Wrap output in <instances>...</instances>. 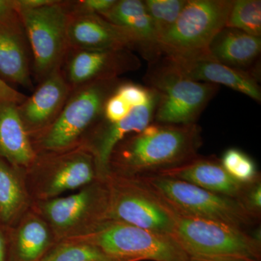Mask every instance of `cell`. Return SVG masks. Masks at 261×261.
<instances>
[{
  "instance_id": "1",
  "label": "cell",
  "mask_w": 261,
  "mask_h": 261,
  "mask_svg": "<svg viewBox=\"0 0 261 261\" xmlns=\"http://www.w3.org/2000/svg\"><path fill=\"white\" fill-rule=\"evenodd\" d=\"M200 134L196 123L152 122L117 144L110 157L108 173L139 177L180 166L197 157L202 143Z\"/></svg>"
},
{
  "instance_id": "2",
  "label": "cell",
  "mask_w": 261,
  "mask_h": 261,
  "mask_svg": "<svg viewBox=\"0 0 261 261\" xmlns=\"http://www.w3.org/2000/svg\"><path fill=\"white\" fill-rule=\"evenodd\" d=\"M121 81H99L73 89L56 121L31 137L36 153L65 150L80 146L100 121L105 104Z\"/></svg>"
},
{
  "instance_id": "3",
  "label": "cell",
  "mask_w": 261,
  "mask_h": 261,
  "mask_svg": "<svg viewBox=\"0 0 261 261\" xmlns=\"http://www.w3.org/2000/svg\"><path fill=\"white\" fill-rule=\"evenodd\" d=\"M171 210L173 238L189 256L261 261L260 240L246 230Z\"/></svg>"
},
{
  "instance_id": "4",
  "label": "cell",
  "mask_w": 261,
  "mask_h": 261,
  "mask_svg": "<svg viewBox=\"0 0 261 261\" xmlns=\"http://www.w3.org/2000/svg\"><path fill=\"white\" fill-rule=\"evenodd\" d=\"M145 81L159 96L154 122L164 124H195L220 88L187 78L163 55L149 61Z\"/></svg>"
},
{
  "instance_id": "5",
  "label": "cell",
  "mask_w": 261,
  "mask_h": 261,
  "mask_svg": "<svg viewBox=\"0 0 261 261\" xmlns=\"http://www.w3.org/2000/svg\"><path fill=\"white\" fill-rule=\"evenodd\" d=\"M23 176L33 202L61 197L101 179L95 158L83 145L37 153Z\"/></svg>"
},
{
  "instance_id": "6",
  "label": "cell",
  "mask_w": 261,
  "mask_h": 261,
  "mask_svg": "<svg viewBox=\"0 0 261 261\" xmlns=\"http://www.w3.org/2000/svg\"><path fill=\"white\" fill-rule=\"evenodd\" d=\"M136 178L168 205L182 214L244 230L258 219V215L249 210L241 201L207 191L189 182L159 174Z\"/></svg>"
},
{
  "instance_id": "7",
  "label": "cell",
  "mask_w": 261,
  "mask_h": 261,
  "mask_svg": "<svg viewBox=\"0 0 261 261\" xmlns=\"http://www.w3.org/2000/svg\"><path fill=\"white\" fill-rule=\"evenodd\" d=\"M32 208L45 220L57 242L82 238L109 220L107 185L98 179L73 195L34 202Z\"/></svg>"
},
{
  "instance_id": "8",
  "label": "cell",
  "mask_w": 261,
  "mask_h": 261,
  "mask_svg": "<svg viewBox=\"0 0 261 261\" xmlns=\"http://www.w3.org/2000/svg\"><path fill=\"white\" fill-rule=\"evenodd\" d=\"M94 245L116 261H190L170 235L108 220L93 232L72 239Z\"/></svg>"
},
{
  "instance_id": "9",
  "label": "cell",
  "mask_w": 261,
  "mask_h": 261,
  "mask_svg": "<svg viewBox=\"0 0 261 261\" xmlns=\"http://www.w3.org/2000/svg\"><path fill=\"white\" fill-rule=\"evenodd\" d=\"M18 12L32 53V74L39 84L61 70L69 49L68 3L56 0L46 6Z\"/></svg>"
},
{
  "instance_id": "10",
  "label": "cell",
  "mask_w": 261,
  "mask_h": 261,
  "mask_svg": "<svg viewBox=\"0 0 261 261\" xmlns=\"http://www.w3.org/2000/svg\"><path fill=\"white\" fill-rule=\"evenodd\" d=\"M108 190L109 220L170 235L173 238L171 207L136 177L108 173L104 178Z\"/></svg>"
},
{
  "instance_id": "11",
  "label": "cell",
  "mask_w": 261,
  "mask_h": 261,
  "mask_svg": "<svg viewBox=\"0 0 261 261\" xmlns=\"http://www.w3.org/2000/svg\"><path fill=\"white\" fill-rule=\"evenodd\" d=\"M233 0H187L174 25L159 41L164 54H191L208 50L224 27Z\"/></svg>"
},
{
  "instance_id": "12",
  "label": "cell",
  "mask_w": 261,
  "mask_h": 261,
  "mask_svg": "<svg viewBox=\"0 0 261 261\" xmlns=\"http://www.w3.org/2000/svg\"><path fill=\"white\" fill-rule=\"evenodd\" d=\"M141 63L127 48L80 49L69 48L61 71L72 89L92 82L116 80L140 68Z\"/></svg>"
},
{
  "instance_id": "13",
  "label": "cell",
  "mask_w": 261,
  "mask_h": 261,
  "mask_svg": "<svg viewBox=\"0 0 261 261\" xmlns=\"http://www.w3.org/2000/svg\"><path fill=\"white\" fill-rule=\"evenodd\" d=\"M163 56L175 69L187 78L196 82L226 86L257 102L261 101V89L257 75L223 64L208 50Z\"/></svg>"
},
{
  "instance_id": "14",
  "label": "cell",
  "mask_w": 261,
  "mask_h": 261,
  "mask_svg": "<svg viewBox=\"0 0 261 261\" xmlns=\"http://www.w3.org/2000/svg\"><path fill=\"white\" fill-rule=\"evenodd\" d=\"M158 100L156 93L147 104L132 108L121 121L110 123L102 118L84 137L80 145L93 154L101 179H104L109 171L110 157L117 144L127 136L142 132L153 122Z\"/></svg>"
},
{
  "instance_id": "15",
  "label": "cell",
  "mask_w": 261,
  "mask_h": 261,
  "mask_svg": "<svg viewBox=\"0 0 261 261\" xmlns=\"http://www.w3.org/2000/svg\"><path fill=\"white\" fill-rule=\"evenodd\" d=\"M32 57L28 39L17 10L0 17V78L33 89Z\"/></svg>"
},
{
  "instance_id": "16",
  "label": "cell",
  "mask_w": 261,
  "mask_h": 261,
  "mask_svg": "<svg viewBox=\"0 0 261 261\" xmlns=\"http://www.w3.org/2000/svg\"><path fill=\"white\" fill-rule=\"evenodd\" d=\"M70 92L71 89L59 70L40 82L32 95L18 105L19 116L30 138L56 121Z\"/></svg>"
},
{
  "instance_id": "17",
  "label": "cell",
  "mask_w": 261,
  "mask_h": 261,
  "mask_svg": "<svg viewBox=\"0 0 261 261\" xmlns=\"http://www.w3.org/2000/svg\"><path fill=\"white\" fill-rule=\"evenodd\" d=\"M121 29L132 44L149 61L163 55L152 19L140 0H117L116 4L101 15Z\"/></svg>"
},
{
  "instance_id": "18",
  "label": "cell",
  "mask_w": 261,
  "mask_h": 261,
  "mask_svg": "<svg viewBox=\"0 0 261 261\" xmlns=\"http://www.w3.org/2000/svg\"><path fill=\"white\" fill-rule=\"evenodd\" d=\"M153 174L181 180L218 195L243 202L252 184L247 185L233 178L221 166L220 160L199 156L188 162Z\"/></svg>"
},
{
  "instance_id": "19",
  "label": "cell",
  "mask_w": 261,
  "mask_h": 261,
  "mask_svg": "<svg viewBox=\"0 0 261 261\" xmlns=\"http://www.w3.org/2000/svg\"><path fill=\"white\" fill-rule=\"evenodd\" d=\"M67 37L72 49L127 48L133 51L130 41L121 29L97 14L69 11Z\"/></svg>"
},
{
  "instance_id": "20",
  "label": "cell",
  "mask_w": 261,
  "mask_h": 261,
  "mask_svg": "<svg viewBox=\"0 0 261 261\" xmlns=\"http://www.w3.org/2000/svg\"><path fill=\"white\" fill-rule=\"evenodd\" d=\"M8 233L9 261H42L57 243L49 225L32 207Z\"/></svg>"
},
{
  "instance_id": "21",
  "label": "cell",
  "mask_w": 261,
  "mask_h": 261,
  "mask_svg": "<svg viewBox=\"0 0 261 261\" xmlns=\"http://www.w3.org/2000/svg\"><path fill=\"white\" fill-rule=\"evenodd\" d=\"M208 51L223 64L257 75L255 65L260 56V37L224 27L213 39Z\"/></svg>"
},
{
  "instance_id": "22",
  "label": "cell",
  "mask_w": 261,
  "mask_h": 261,
  "mask_svg": "<svg viewBox=\"0 0 261 261\" xmlns=\"http://www.w3.org/2000/svg\"><path fill=\"white\" fill-rule=\"evenodd\" d=\"M0 156L23 170L37 156L19 116L18 105L13 103L0 102Z\"/></svg>"
},
{
  "instance_id": "23",
  "label": "cell",
  "mask_w": 261,
  "mask_h": 261,
  "mask_svg": "<svg viewBox=\"0 0 261 261\" xmlns=\"http://www.w3.org/2000/svg\"><path fill=\"white\" fill-rule=\"evenodd\" d=\"M32 204L23 170L0 156V225L6 228L14 226Z\"/></svg>"
},
{
  "instance_id": "24",
  "label": "cell",
  "mask_w": 261,
  "mask_h": 261,
  "mask_svg": "<svg viewBox=\"0 0 261 261\" xmlns=\"http://www.w3.org/2000/svg\"><path fill=\"white\" fill-rule=\"evenodd\" d=\"M42 261H116L97 247L79 240L57 242Z\"/></svg>"
},
{
  "instance_id": "25",
  "label": "cell",
  "mask_w": 261,
  "mask_h": 261,
  "mask_svg": "<svg viewBox=\"0 0 261 261\" xmlns=\"http://www.w3.org/2000/svg\"><path fill=\"white\" fill-rule=\"evenodd\" d=\"M226 27L260 37V0H233Z\"/></svg>"
},
{
  "instance_id": "26",
  "label": "cell",
  "mask_w": 261,
  "mask_h": 261,
  "mask_svg": "<svg viewBox=\"0 0 261 261\" xmlns=\"http://www.w3.org/2000/svg\"><path fill=\"white\" fill-rule=\"evenodd\" d=\"M146 10L152 19L159 42L176 21L187 0H145Z\"/></svg>"
},
{
  "instance_id": "27",
  "label": "cell",
  "mask_w": 261,
  "mask_h": 261,
  "mask_svg": "<svg viewBox=\"0 0 261 261\" xmlns=\"http://www.w3.org/2000/svg\"><path fill=\"white\" fill-rule=\"evenodd\" d=\"M220 162L233 178L242 183L250 185L258 181L256 165L240 149H228L223 154Z\"/></svg>"
},
{
  "instance_id": "28",
  "label": "cell",
  "mask_w": 261,
  "mask_h": 261,
  "mask_svg": "<svg viewBox=\"0 0 261 261\" xmlns=\"http://www.w3.org/2000/svg\"><path fill=\"white\" fill-rule=\"evenodd\" d=\"M115 93L132 108L147 104L156 94L155 92L148 87L125 82L118 84Z\"/></svg>"
},
{
  "instance_id": "29",
  "label": "cell",
  "mask_w": 261,
  "mask_h": 261,
  "mask_svg": "<svg viewBox=\"0 0 261 261\" xmlns=\"http://www.w3.org/2000/svg\"><path fill=\"white\" fill-rule=\"evenodd\" d=\"M117 0H81L67 1L71 13H90L101 15L116 4Z\"/></svg>"
},
{
  "instance_id": "30",
  "label": "cell",
  "mask_w": 261,
  "mask_h": 261,
  "mask_svg": "<svg viewBox=\"0 0 261 261\" xmlns=\"http://www.w3.org/2000/svg\"><path fill=\"white\" fill-rule=\"evenodd\" d=\"M132 108L114 92L105 104L102 119L110 123L121 121L128 116Z\"/></svg>"
},
{
  "instance_id": "31",
  "label": "cell",
  "mask_w": 261,
  "mask_h": 261,
  "mask_svg": "<svg viewBox=\"0 0 261 261\" xmlns=\"http://www.w3.org/2000/svg\"><path fill=\"white\" fill-rule=\"evenodd\" d=\"M28 96L13 88L9 84L0 78V102L21 104Z\"/></svg>"
},
{
  "instance_id": "32",
  "label": "cell",
  "mask_w": 261,
  "mask_h": 261,
  "mask_svg": "<svg viewBox=\"0 0 261 261\" xmlns=\"http://www.w3.org/2000/svg\"><path fill=\"white\" fill-rule=\"evenodd\" d=\"M56 0H15L17 11L32 10L55 3Z\"/></svg>"
},
{
  "instance_id": "33",
  "label": "cell",
  "mask_w": 261,
  "mask_h": 261,
  "mask_svg": "<svg viewBox=\"0 0 261 261\" xmlns=\"http://www.w3.org/2000/svg\"><path fill=\"white\" fill-rule=\"evenodd\" d=\"M0 261H9L8 228L0 225Z\"/></svg>"
},
{
  "instance_id": "34",
  "label": "cell",
  "mask_w": 261,
  "mask_h": 261,
  "mask_svg": "<svg viewBox=\"0 0 261 261\" xmlns=\"http://www.w3.org/2000/svg\"><path fill=\"white\" fill-rule=\"evenodd\" d=\"M16 10L15 0H0V17Z\"/></svg>"
},
{
  "instance_id": "35",
  "label": "cell",
  "mask_w": 261,
  "mask_h": 261,
  "mask_svg": "<svg viewBox=\"0 0 261 261\" xmlns=\"http://www.w3.org/2000/svg\"><path fill=\"white\" fill-rule=\"evenodd\" d=\"M190 261H245L233 260V259L206 258V257H190Z\"/></svg>"
}]
</instances>
